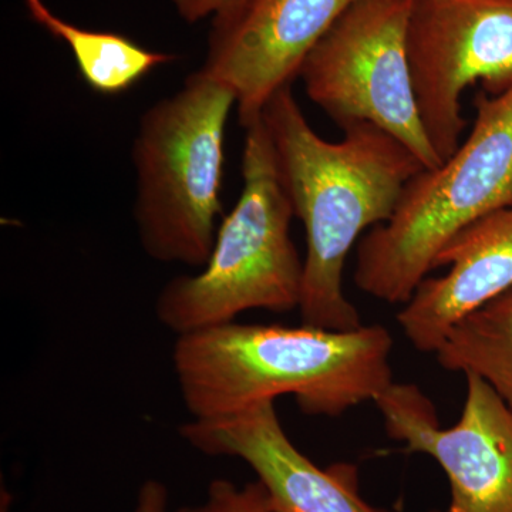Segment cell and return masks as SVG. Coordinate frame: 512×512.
<instances>
[{"label": "cell", "mask_w": 512, "mask_h": 512, "mask_svg": "<svg viewBox=\"0 0 512 512\" xmlns=\"http://www.w3.org/2000/svg\"><path fill=\"white\" fill-rule=\"evenodd\" d=\"M262 117L293 212L306 232L302 325L336 332L360 328L359 312L343 292L346 258L366 229L389 221L406 185L426 167L373 124H350L339 141L320 137L292 86L269 100Z\"/></svg>", "instance_id": "1"}, {"label": "cell", "mask_w": 512, "mask_h": 512, "mask_svg": "<svg viewBox=\"0 0 512 512\" xmlns=\"http://www.w3.org/2000/svg\"><path fill=\"white\" fill-rule=\"evenodd\" d=\"M392 349L382 325L336 332L231 322L177 336L173 365L192 419L229 416L282 394L309 416L338 417L392 386Z\"/></svg>", "instance_id": "2"}, {"label": "cell", "mask_w": 512, "mask_h": 512, "mask_svg": "<svg viewBox=\"0 0 512 512\" xmlns=\"http://www.w3.org/2000/svg\"><path fill=\"white\" fill-rule=\"evenodd\" d=\"M512 204V87L476 99L466 140L436 168L404 188L384 224L357 245V289L387 303H406L458 232Z\"/></svg>", "instance_id": "3"}, {"label": "cell", "mask_w": 512, "mask_h": 512, "mask_svg": "<svg viewBox=\"0 0 512 512\" xmlns=\"http://www.w3.org/2000/svg\"><path fill=\"white\" fill-rule=\"evenodd\" d=\"M241 195L218 228L207 265L175 276L158 293L156 315L177 336L235 322L248 311L299 309L303 261L295 217L264 117L245 127Z\"/></svg>", "instance_id": "4"}, {"label": "cell", "mask_w": 512, "mask_h": 512, "mask_svg": "<svg viewBox=\"0 0 512 512\" xmlns=\"http://www.w3.org/2000/svg\"><path fill=\"white\" fill-rule=\"evenodd\" d=\"M235 94L197 70L148 107L133 141L136 221L143 251L161 264L204 268L222 212L225 130Z\"/></svg>", "instance_id": "5"}, {"label": "cell", "mask_w": 512, "mask_h": 512, "mask_svg": "<svg viewBox=\"0 0 512 512\" xmlns=\"http://www.w3.org/2000/svg\"><path fill=\"white\" fill-rule=\"evenodd\" d=\"M413 3L355 0L313 47L299 79L312 103L340 128L373 124L424 167L436 168L443 160L421 123L407 46Z\"/></svg>", "instance_id": "6"}, {"label": "cell", "mask_w": 512, "mask_h": 512, "mask_svg": "<svg viewBox=\"0 0 512 512\" xmlns=\"http://www.w3.org/2000/svg\"><path fill=\"white\" fill-rule=\"evenodd\" d=\"M407 46L421 123L447 160L466 128L467 87H512V0H414Z\"/></svg>", "instance_id": "7"}, {"label": "cell", "mask_w": 512, "mask_h": 512, "mask_svg": "<svg viewBox=\"0 0 512 512\" xmlns=\"http://www.w3.org/2000/svg\"><path fill=\"white\" fill-rule=\"evenodd\" d=\"M456 426L414 384L393 383L376 399L387 436L440 464L450 483L447 512H512V409L483 377L467 373Z\"/></svg>", "instance_id": "8"}, {"label": "cell", "mask_w": 512, "mask_h": 512, "mask_svg": "<svg viewBox=\"0 0 512 512\" xmlns=\"http://www.w3.org/2000/svg\"><path fill=\"white\" fill-rule=\"evenodd\" d=\"M355 0H242L211 22L200 72L224 83L248 127L279 90L292 86L303 62Z\"/></svg>", "instance_id": "9"}, {"label": "cell", "mask_w": 512, "mask_h": 512, "mask_svg": "<svg viewBox=\"0 0 512 512\" xmlns=\"http://www.w3.org/2000/svg\"><path fill=\"white\" fill-rule=\"evenodd\" d=\"M180 436L207 456L245 461L264 485L272 512H389L363 500L356 467L323 470L293 446L275 400L229 416L192 419L180 427Z\"/></svg>", "instance_id": "10"}, {"label": "cell", "mask_w": 512, "mask_h": 512, "mask_svg": "<svg viewBox=\"0 0 512 512\" xmlns=\"http://www.w3.org/2000/svg\"><path fill=\"white\" fill-rule=\"evenodd\" d=\"M439 266L450 269L427 276L397 313L413 348L434 355L460 320L512 289V204L458 232L437 256Z\"/></svg>", "instance_id": "11"}, {"label": "cell", "mask_w": 512, "mask_h": 512, "mask_svg": "<svg viewBox=\"0 0 512 512\" xmlns=\"http://www.w3.org/2000/svg\"><path fill=\"white\" fill-rule=\"evenodd\" d=\"M23 3L33 22L69 46L84 83L101 96L126 93L157 67L178 59L173 53L146 49L120 33L73 25L55 15L43 0Z\"/></svg>", "instance_id": "12"}, {"label": "cell", "mask_w": 512, "mask_h": 512, "mask_svg": "<svg viewBox=\"0 0 512 512\" xmlns=\"http://www.w3.org/2000/svg\"><path fill=\"white\" fill-rule=\"evenodd\" d=\"M436 356L443 369L483 377L512 409V289L460 320Z\"/></svg>", "instance_id": "13"}, {"label": "cell", "mask_w": 512, "mask_h": 512, "mask_svg": "<svg viewBox=\"0 0 512 512\" xmlns=\"http://www.w3.org/2000/svg\"><path fill=\"white\" fill-rule=\"evenodd\" d=\"M175 512H272L264 485L255 481L238 487L225 478L212 480L205 500L197 505H184Z\"/></svg>", "instance_id": "14"}, {"label": "cell", "mask_w": 512, "mask_h": 512, "mask_svg": "<svg viewBox=\"0 0 512 512\" xmlns=\"http://www.w3.org/2000/svg\"><path fill=\"white\" fill-rule=\"evenodd\" d=\"M175 12L187 23L200 22V20H221L238 9L242 0H170Z\"/></svg>", "instance_id": "15"}, {"label": "cell", "mask_w": 512, "mask_h": 512, "mask_svg": "<svg viewBox=\"0 0 512 512\" xmlns=\"http://www.w3.org/2000/svg\"><path fill=\"white\" fill-rule=\"evenodd\" d=\"M168 490L161 481L147 480L138 491L134 512H167Z\"/></svg>", "instance_id": "16"}]
</instances>
